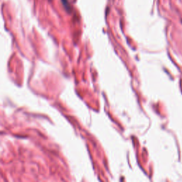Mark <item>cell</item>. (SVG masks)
Here are the masks:
<instances>
[{"label": "cell", "instance_id": "1", "mask_svg": "<svg viewBox=\"0 0 182 182\" xmlns=\"http://www.w3.org/2000/svg\"><path fill=\"white\" fill-rule=\"evenodd\" d=\"M62 2H63V6L66 9H70V6H69V4H68V0H62Z\"/></svg>", "mask_w": 182, "mask_h": 182}]
</instances>
